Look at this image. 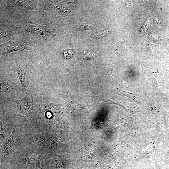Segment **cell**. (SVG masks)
<instances>
[{
	"instance_id": "12",
	"label": "cell",
	"mask_w": 169,
	"mask_h": 169,
	"mask_svg": "<svg viewBox=\"0 0 169 169\" xmlns=\"http://www.w3.org/2000/svg\"><path fill=\"white\" fill-rule=\"evenodd\" d=\"M71 51L70 49L64 50L62 52V54L64 58L68 59L71 56Z\"/></svg>"
},
{
	"instance_id": "1",
	"label": "cell",
	"mask_w": 169,
	"mask_h": 169,
	"mask_svg": "<svg viewBox=\"0 0 169 169\" xmlns=\"http://www.w3.org/2000/svg\"><path fill=\"white\" fill-rule=\"evenodd\" d=\"M48 153L23 138L10 161L45 169L44 163Z\"/></svg>"
},
{
	"instance_id": "10",
	"label": "cell",
	"mask_w": 169,
	"mask_h": 169,
	"mask_svg": "<svg viewBox=\"0 0 169 169\" xmlns=\"http://www.w3.org/2000/svg\"><path fill=\"white\" fill-rule=\"evenodd\" d=\"M109 32V31L106 30H100L94 34L93 36L94 38H101L102 37L106 35Z\"/></svg>"
},
{
	"instance_id": "2",
	"label": "cell",
	"mask_w": 169,
	"mask_h": 169,
	"mask_svg": "<svg viewBox=\"0 0 169 169\" xmlns=\"http://www.w3.org/2000/svg\"><path fill=\"white\" fill-rule=\"evenodd\" d=\"M25 131L19 126L13 125L11 134L0 145V161H10L23 141Z\"/></svg>"
},
{
	"instance_id": "9",
	"label": "cell",
	"mask_w": 169,
	"mask_h": 169,
	"mask_svg": "<svg viewBox=\"0 0 169 169\" xmlns=\"http://www.w3.org/2000/svg\"><path fill=\"white\" fill-rule=\"evenodd\" d=\"M11 88V84L9 82L7 81H1V93L5 92L7 91H8Z\"/></svg>"
},
{
	"instance_id": "8",
	"label": "cell",
	"mask_w": 169,
	"mask_h": 169,
	"mask_svg": "<svg viewBox=\"0 0 169 169\" xmlns=\"http://www.w3.org/2000/svg\"><path fill=\"white\" fill-rule=\"evenodd\" d=\"M94 25L90 23H81L77 26V29L81 32L85 30L91 29L94 28Z\"/></svg>"
},
{
	"instance_id": "11",
	"label": "cell",
	"mask_w": 169,
	"mask_h": 169,
	"mask_svg": "<svg viewBox=\"0 0 169 169\" xmlns=\"http://www.w3.org/2000/svg\"><path fill=\"white\" fill-rule=\"evenodd\" d=\"M150 17L145 22L144 24L142 26L141 31L143 33L146 32L147 29L150 27Z\"/></svg>"
},
{
	"instance_id": "5",
	"label": "cell",
	"mask_w": 169,
	"mask_h": 169,
	"mask_svg": "<svg viewBox=\"0 0 169 169\" xmlns=\"http://www.w3.org/2000/svg\"><path fill=\"white\" fill-rule=\"evenodd\" d=\"M15 71L17 72L21 82L22 91L24 92L27 88V81L29 78L28 72V71L26 67L21 66H20Z\"/></svg>"
},
{
	"instance_id": "3",
	"label": "cell",
	"mask_w": 169,
	"mask_h": 169,
	"mask_svg": "<svg viewBox=\"0 0 169 169\" xmlns=\"http://www.w3.org/2000/svg\"><path fill=\"white\" fill-rule=\"evenodd\" d=\"M33 97L28 94L23 99L16 101V109L17 113L24 122L30 124L34 131H38V127L34 117L33 106Z\"/></svg>"
},
{
	"instance_id": "4",
	"label": "cell",
	"mask_w": 169,
	"mask_h": 169,
	"mask_svg": "<svg viewBox=\"0 0 169 169\" xmlns=\"http://www.w3.org/2000/svg\"><path fill=\"white\" fill-rule=\"evenodd\" d=\"M28 44L24 40L12 39L9 41L1 45L2 54H7L14 51H23L25 49L30 50Z\"/></svg>"
},
{
	"instance_id": "7",
	"label": "cell",
	"mask_w": 169,
	"mask_h": 169,
	"mask_svg": "<svg viewBox=\"0 0 169 169\" xmlns=\"http://www.w3.org/2000/svg\"><path fill=\"white\" fill-rule=\"evenodd\" d=\"M14 2L16 5L23 6V7L28 8L29 9L35 12L37 11L35 5L32 3L31 2L27 1L15 0Z\"/></svg>"
},
{
	"instance_id": "13",
	"label": "cell",
	"mask_w": 169,
	"mask_h": 169,
	"mask_svg": "<svg viewBox=\"0 0 169 169\" xmlns=\"http://www.w3.org/2000/svg\"><path fill=\"white\" fill-rule=\"evenodd\" d=\"M4 169H26L24 167H23V166H16L15 167H13L12 168H8Z\"/></svg>"
},
{
	"instance_id": "6",
	"label": "cell",
	"mask_w": 169,
	"mask_h": 169,
	"mask_svg": "<svg viewBox=\"0 0 169 169\" xmlns=\"http://www.w3.org/2000/svg\"><path fill=\"white\" fill-rule=\"evenodd\" d=\"M13 125L10 126L5 123L2 120H0V145L5 139L11 133Z\"/></svg>"
}]
</instances>
